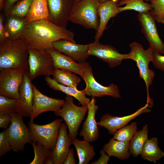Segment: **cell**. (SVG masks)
I'll return each instance as SVG.
<instances>
[{
  "instance_id": "6da1fadb",
  "label": "cell",
  "mask_w": 164,
  "mask_h": 164,
  "mask_svg": "<svg viewBox=\"0 0 164 164\" xmlns=\"http://www.w3.org/2000/svg\"><path fill=\"white\" fill-rule=\"evenodd\" d=\"M74 36L73 32L47 19L29 22L22 39L29 47L48 50H55L52 43L56 41L65 40L76 43Z\"/></svg>"
},
{
  "instance_id": "7a4b0ae2",
  "label": "cell",
  "mask_w": 164,
  "mask_h": 164,
  "mask_svg": "<svg viewBox=\"0 0 164 164\" xmlns=\"http://www.w3.org/2000/svg\"><path fill=\"white\" fill-rule=\"evenodd\" d=\"M28 47L23 39H8L0 45V70L19 68L29 71Z\"/></svg>"
},
{
  "instance_id": "3957f363",
  "label": "cell",
  "mask_w": 164,
  "mask_h": 164,
  "mask_svg": "<svg viewBox=\"0 0 164 164\" xmlns=\"http://www.w3.org/2000/svg\"><path fill=\"white\" fill-rule=\"evenodd\" d=\"M99 0H81L75 2L69 20L86 29L97 31L99 24Z\"/></svg>"
},
{
  "instance_id": "277c9868",
  "label": "cell",
  "mask_w": 164,
  "mask_h": 164,
  "mask_svg": "<svg viewBox=\"0 0 164 164\" xmlns=\"http://www.w3.org/2000/svg\"><path fill=\"white\" fill-rule=\"evenodd\" d=\"M130 52L128 53V59H132L136 63L139 71V77L145 83L147 92V101L149 100V86L153 83L155 77L154 71L149 69V63L152 62L154 52L151 48L147 50L143 48L140 43L135 41L129 45Z\"/></svg>"
},
{
  "instance_id": "5b68a950",
  "label": "cell",
  "mask_w": 164,
  "mask_h": 164,
  "mask_svg": "<svg viewBox=\"0 0 164 164\" xmlns=\"http://www.w3.org/2000/svg\"><path fill=\"white\" fill-rule=\"evenodd\" d=\"M65 102L61 108L54 112L56 116L61 117L67 127L69 137L72 140L78 135L79 128L88 111V106H78L74 103L73 97L67 95Z\"/></svg>"
},
{
  "instance_id": "8992f818",
  "label": "cell",
  "mask_w": 164,
  "mask_h": 164,
  "mask_svg": "<svg viewBox=\"0 0 164 164\" xmlns=\"http://www.w3.org/2000/svg\"><path fill=\"white\" fill-rule=\"evenodd\" d=\"M12 119L9 127L5 130L12 150L16 152L24 151L25 145L34 141L29 129L25 124L23 116L17 112L11 114Z\"/></svg>"
},
{
  "instance_id": "52a82bcc",
  "label": "cell",
  "mask_w": 164,
  "mask_h": 164,
  "mask_svg": "<svg viewBox=\"0 0 164 164\" xmlns=\"http://www.w3.org/2000/svg\"><path fill=\"white\" fill-rule=\"evenodd\" d=\"M29 73L32 80L37 77L52 75L54 67L52 57L47 50L28 47Z\"/></svg>"
},
{
  "instance_id": "ba28073f",
  "label": "cell",
  "mask_w": 164,
  "mask_h": 164,
  "mask_svg": "<svg viewBox=\"0 0 164 164\" xmlns=\"http://www.w3.org/2000/svg\"><path fill=\"white\" fill-rule=\"evenodd\" d=\"M63 119H57L49 124L39 125L29 121L28 127L34 141L52 151L55 145Z\"/></svg>"
},
{
  "instance_id": "9c48e42d",
  "label": "cell",
  "mask_w": 164,
  "mask_h": 164,
  "mask_svg": "<svg viewBox=\"0 0 164 164\" xmlns=\"http://www.w3.org/2000/svg\"><path fill=\"white\" fill-rule=\"evenodd\" d=\"M137 16L142 32L148 42L149 47L154 53L164 54V43L159 36L155 24L156 20L151 11L138 13Z\"/></svg>"
},
{
  "instance_id": "30bf717a",
  "label": "cell",
  "mask_w": 164,
  "mask_h": 164,
  "mask_svg": "<svg viewBox=\"0 0 164 164\" xmlns=\"http://www.w3.org/2000/svg\"><path fill=\"white\" fill-rule=\"evenodd\" d=\"M26 71L19 68L4 69L0 72V95L18 100L19 90Z\"/></svg>"
},
{
  "instance_id": "8fae6325",
  "label": "cell",
  "mask_w": 164,
  "mask_h": 164,
  "mask_svg": "<svg viewBox=\"0 0 164 164\" xmlns=\"http://www.w3.org/2000/svg\"><path fill=\"white\" fill-rule=\"evenodd\" d=\"M88 54L108 63L111 68L118 67L124 60H128V54H121L113 46L102 44L99 40L88 44Z\"/></svg>"
},
{
  "instance_id": "7c38bea8",
  "label": "cell",
  "mask_w": 164,
  "mask_h": 164,
  "mask_svg": "<svg viewBox=\"0 0 164 164\" xmlns=\"http://www.w3.org/2000/svg\"><path fill=\"white\" fill-rule=\"evenodd\" d=\"M82 77L86 84L85 88L83 90L86 95L94 97H100L106 95L116 98L121 97L117 85L112 83L109 86L105 87L100 84L96 80L90 65Z\"/></svg>"
},
{
  "instance_id": "4fadbf2b",
  "label": "cell",
  "mask_w": 164,
  "mask_h": 164,
  "mask_svg": "<svg viewBox=\"0 0 164 164\" xmlns=\"http://www.w3.org/2000/svg\"><path fill=\"white\" fill-rule=\"evenodd\" d=\"M33 98L32 112L30 121L34 120L41 114L48 111L56 112L61 108L65 100L49 97L41 93L33 84Z\"/></svg>"
},
{
  "instance_id": "5bb4252c",
  "label": "cell",
  "mask_w": 164,
  "mask_h": 164,
  "mask_svg": "<svg viewBox=\"0 0 164 164\" xmlns=\"http://www.w3.org/2000/svg\"><path fill=\"white\" fill-rule=\"evenodd\" d=\"M49 20L53 23L66 28L75 0H47Z\"/></svg>"
},
{
  "instance_id": "9a60e30c",
  "label": "cell",
  "mask_w": 164,
  "mask_h": 164,
  "mask_svg": "<svg viewBox=\"0 0 164 164\" xmlns=\"http://www.w3.org/2000/svg\"><path fill=\"white\" fill-rule=\"evenodd\" d=\"M152 104V102H147L145 106L127 116L120 117L106 114L101 116L99 122H97V125L105 128L108 130L109 134L113 135L117 130L127 125L137 116L142 113L150 112L151 110L149 108Z\"/></svg>"
},
{
  "instance_id": "2e32d148",
  "label": "cell",
  "mask_w": 164,
  "mask_h": 164,
  "mask_svg": "<svg viewBox=\"0 0 164 164\" xmlns=\"http://www.w3.org/2000/svg\"><path fill=\"white\" fill-rule=\"evenodd\" d=\"M29 71H26L19 90L17 112L23 117L31 118L33 98V84L31 83Z\"/></svg>"
},
{
  "instance_id": "e0dca14e",
  "label": "cell",
  "mask_w": 164,
  "mask_h": 164,
  "mask_svg": "<svg viewBox=\"0 0 164 164\" xmlns=\"http://www.w3.org/2000/svg\"><path fill=\"white\" fill-rule=\"evenodd\" d=\"M96 101L95 97H92L88 105L87 117L79 133V135L83 138V140L89 142L96 141L99 136V131L95 118L96 114L98 109V106L96 104Z\"/></svg>"
},
{
  "instance_id": "ac0fdd59",
  "label": "cell",
  "mask_w": 164,
  "mask_h": 164,
  "mask_svg": "<svg viewBox=\"0 0 164 164\" xmlns=\"http://www.w3.org/2000/svg\"><path fill=\"white\" fill-rule=\"evenodd\" d=\"M48 50L52 57L54 68L68 70L82 77L90 66L89 63L86 61L77 63L70 57L55 50Z\"/></svg>"
},
{
  "instance_id": "d6986e66",
  "label": "cell",
  "mask_w": 164,
  "mask_h": 164,
  "mask_svg": "<svg viewBox=\"0 0 164 164\" xmlns=\"http://www.w3.org/2000/svg\"><path fill=\"white\" fill-rule=\"evenodd\" d=\"M52 45L55 50L79 63L86 61L90 56L88 54V44H79L69 40H61L53 42Z\"/></svg>"
},
{
  "instance_id": "ffe728a7",
  "label": "cell",
  "mask_w": 164,
  "mask_h": 164,
  "mask_svg": "<svg viewBox=\"0 0 164 164\" xmlns=\"http://www.w3.org/2000/svg\"><path fill=\"white\" fill-rule=\"evenodd\" d=\"M65 123L61 124L55 146L51 151V157L53 164H63L67 156L72 140L67 133Z\"/></svg>"
},
{
  "instance_id": "44dd1931",
  "label": "cell",
  "mask_w": 164,
  "mask_h": 164,
  "mask_svg": "<svg viewBox=\"0 0 164 164\" xmlns=\"http://www.w3.org/2000/svg\"><path fill=\"white\" fill-rule=\"evenodd\" d=\"M120 7L119 2L117 0H110L100 3L98 9L99 24L94 36L95 40H99L110 19L120 13Z\"/></svg>"
},
{
  "instance_id": "7402d4cb",
  "label": "cell",
  "mask_w": 164,
  "mask_h": 164,
  "mask_svg": "<svg viewBox=\"0 0 164 164\" xmlns=\"http://www.w3.org/2000/svg\"><path fill=\"white\" fill-rule=\"evenodd\" d=\"M5 24L8 39H22L29 22L25 18L8 15Z\"/></svg>"
},
{
  "instance_id": "603a6c76",
  "label": "cell",
  "mask_w": 164,
  "mask_h": 164,
  "mask_svg": "<svg viewBox=\"0 0 164 164\" xmlns=\"http://www.w3.org/2000/svg\"><path fill=\"white\" fill-rule=\"evenodd\" d=\"M45 80L47 84L51 88L56 91H60L74 97L82 106H88L91 101L87 97L84 90L79 91L75 88L65 86L56 82L50 77H45Z\"/></svg>"
},
{
  "instance_id": "cb8c5ba5",
  "label": "cell",
  "mask_w": 164,
  "mask_h": 164,
  "mask_svg": "<svg viewBox=\"0 0 164 164\" xmlns=\"http://www.w3.org/2000/svg\"><path fill=\"white\" fill-rule=\"evenodd\" d=\"M130 141H120L113 138L104 145L103 149L110 156L123 160L128 159L130 155L129 151Z\"/></svg>"
},
{
  "instance_id": "d4e9b609",
  "label": "cell",
  "mask_w": 164,
  "mask_h": 164,
  "mask_svg": "<svg viewBox=\"0 0 164 164\" xmlns=\"http://www.w3.org/2000/svg\"><path fill=\"white\" fill-rule=\"evenodd\" d=\"M47 0H33L25 18L29 22L48 19Z\"/></svg>"
},
{
  "instance_id": "484cf974",
  "label": "cell",
  "mask_w": 164,
  "mask_h": 164,
  "mask_svg": "<svg viewBox=\"0 0 164 164\" xmlns=\"http://www.w3.org/2000/svg\"><path fill=\"white\" fill-rule=\"evenodd\" d=\"M141 155L143 159L154 163L164 156V152L159 147L157 137L152 138L146 142Z\"/></svg>"
},
{
  "instance_id": "4316f807",
  "label": "cell",
  "mask_w": 164,
  "mask_h": 164,
  "mask_svg": "<svg viewBox=\"0 0 164 164\" xmlns=\"http://www.w3.org/2000/svg\"><path fill=\"white\" fill-rule=\"evenodd\" d=\"M79 159L78 164H87L95 155L94 147L90 142L76 138L72 140Z\"/></svg>"
},
{
  "instance_id": "83f0119b",
  "label": "cell",
  "mask_w": 164,
  "mask_h": 164,
  "mask_svg": "<svg viewBox=\"0 0 164 164\" xmlns=\"http://www.w3.org/2000/svg\"><path fill=\"white\" fill-rule=\"evenodd\" d=\"M52 75L53 79L58 83L76 89L81 81L80 77L75 73L64 69L54 68Z\"/></svg>"
},
{
  "instance_id": "f1b7e54d",
  "label": "cell",
  "mask_w": 164,
  "mask_h": 164,
  "mask_svg": "<svg viewBox=\"0 0 164 164\" xmlns=\"http://www.w3.org/2000/svg\"><path fill=\"white\" fill-rule=\"evenodd\" d=\"M148 126L144 125L142 129L137 131L131 139L129 151L135 157L140 155L143 146L148 138Z\"/></svg>"
},
{
  "instance_id": "f546056e",
  "label": "cell",
  "mask_w": 164,
  "mask_h": 164,
  "mask_svg": "<svg viewBox=\"0 0 164 164\" xmlns=\"http://www.w3.org/2000/svg\"><path fill=\"white\" fill-rule=\"evenodd\" d=\"M31 144L34 150V157L30 164H53L51 157V151L34 141Z\"/></svg>"
},
{
  "instance_id": "4dcf8cb0",
  "label": "cell",
  "mask_w": 164,
  "mask_h": 164,
  "mask_svg": "<svg viewBox=\"0 0 164 164\" xmlns=\"http://www.w3.org/2000/svg\"><path fill=\"white\" fill-rule=\"evenodd\" d=\"M120 13L127 10H133L138 13H145L152 10L150 4L144 0H123L119 2Z\"/></svg>"
},
{
  "instance_id": "1f68e13d",
  "label": "cell",
  "mask_w": 164,
  "mask_h": 164,
  "mask_svg": "<svg viewBox=\"0 0 164 164\" xmlns=\"http://www.w3.org/2000/svg\"><path fill=\"white\" fill-rule=\"evenodd\" d=\"M137 124L132 122L117 130L113 135V138L120 141H130L137 131Z\"/></svg>"
},
{
  "instance_id": "d6a6232c",
  "label": "cell",
  "mask_w": 164,
  "mask_h": 164,
  "mask_svg": "<svg viewBox=\"0 0 164 164\" xmlns=\"http://www.w3.org/2000/svg\"><path fill=\"white\" fill-rule=\"evenodd\" d=\"M33 0H20L13 6L7 16L12 15L25 18Z\"/></svg>"
},
{
  "instance_id": "836d02e7",
  "label": "cell",
  "mask_w": 164,
  "mask_h": 164,
  "mask_svg": "<svg viewBox=\"0 0 164 164\" xmlns=\"http://www.w3.org/2000/svg\"><path fill=\"white\" fill-rule=\"evenodd\" d=\"M18 100L0 95V113L11 114L17 112Z\"/></svg>"
},
{
  "instance_id": "e575fe53",
  "label": "cell",
  "mask_w": 164,
  "mask_h": 164,
  "mask_svg": "<svg viewBox=\"0 0 164 164\" xmlns=\"http://www.w3.org/2000/svg\"><path fill=\"white\" fill-rule=\"evenodd\" d=\"M150 2L152 8L151 12L156 21L164 24V0H154Z\"/></svg>"
},
{
  "instance_id": "d590c367",
  "label": "cell",
  "mask_w": 164,
  "mask_h": 164,
  "mask_svg": "<svg viewBox=\"0 0 164 164\" xmlns=\"http://www.w3.org/2000/svg\"><path fill=\"white\" fill-rule=\"evenodd\" d=\"M12 150L10 144L3 130L0 133V157L6 154Z\"/></svg>"
},
{
  "instance_id": "8d00e7d4",
  "label": "cell",
  "mask_w": 164,
  "mask_h": 164,
  "mask_svg": "<svg viewBox=\"0 0 164 164\" xmlns=\"http://www.w3.org/2000/svg\"><path fill=\"white\" fill-rule=\"evenodd\" d=\"M152 62L155 68L164 71V56L154 52Z\"/></svg>"
},
{
  "instance_id": "74e56055",
  "label": "cell",
  "mask_w": 164,
  "mask_h": 164,
  "mask_svg": "<svg viewBox=\"0 0 164 164\" xmlns=\"http://www.w3.org/2000/svg\"><path fill=\"white\" fill-rule=\"evenodd\" d=\"M12 119L11 114L0 113V128L6 129L10 125Z\"/></svg>"
},
{
  "instance_id": "f35d334b",
  "label": "cell",
  "mask_w": 164,
  "mask_h": 164,
  "mask_svg": "<svg viewBox=\"0 0 164 164\" xmlns=\"http://www.w3.org/2000/svg\"><path fill=\"white\" fill-rule=\"evenodd\" d=\"M8 39L6 32L4 23L3 16L0 15V45L4 44Z\"/></svg>"
},
{
  "instance_id": "ab89813d",
  "label": "cell",
  "mask_w": 164,
  "mask_h": 164,
  "mask_svg": "<svg viewBox=\"0 0 164 164\" xmlns=\"http://www.w3.org/2000/svg\"><path fill=\"white\" fill-rule=\"evenodd\" d=\"M100 153L101 156L97 160H95L90 164H107L110 160V156L102 149L101 150Z\"/></svg>"
},
{
  "instance_id": "60d3db41",
  "label": "cell",
  "mask_w": 164,
  "mask_h": 164,
  "mask_svg": "<svg viewBox=\"0 0 164 164\" xmlns=\"http://www.w3.org/2000/svg\"><path fill=\"white\" fill-rule=\"evenodd\" d=\"M64 164H75L76 160L74 156V149H70L63 163Z\"/></svg>"
},
{
  "instance_id": "b9f144b4",
  "label": "cell",
  "mask_w": 164,
  "mask_h": 164,
  "mask_svg": "<svg viewBox=\"0 0 164 164\" xmlns=\"http://www.w3.org/2000/svg\"><path fill=\"white\" fill-rule=\"evenodd\" d=\"M19 0H5L4 11L6 16L9 12L15 3Z\"/></svg>"
},
{
  "instance_id": "7bdbcfd3",
  "label": "cell",
  "mask_w": 164,
  "mask_h": 164,
  "mask_svg": "<svg viewBox=\"0 0 164 164\" xmlns=\"http://www.w3.org/2000/svg\"><path fill=\"white\" fill-rule=\"evenodd\" d=\"M5 0H0V9L2 11L4 9Z\"/></svg>"
},
{
  "instance_id": "ee69618b",
  "label": "cell",
  "mask_w": 164,
  "mask_h": 164,
  "mask_svg": "<svg viewBox=\"0 0 164 164\" xmlns=\"http://www.w3.org/2000/svg\"><path fill=\"white\" fill-rule=\"evenodd\" d=\"M99 0L100 3H102L104 2H105L106 1L110 0ZM117 0L118 2H119L123 0Z\"/></svg>"
},
{
  "instance_id": "f6af8a7d",
  "label": "cell",
  "mask_w": 164,
  "mask_h": 164,
  "mask_svg": "<svg viewBox=\"0 0 164 164\" xmlns=\"http://www.w3.org/2000/svg\"><path fill=\"white\" fill-rule=\"evenodd\" d=\"M153 0H144V1L148 3L149 2H150L151 1H153Z\"/></svg>"
},
{
  "instance_id": "bcb514c9",
  "label": "cell",
  "mask_w": 164,
  "mask_h": 164,
  "mask_svg": "<svg viewBox=\"0 0 164 164\" xmlns=\"http://www.w3.org/2000/svg\"><path fill=\"white\" fill-rule=\"evenodd\" d=\"M81 0H75V2H79L80 1H81Z\"/></svg>"
}]
</instances>
